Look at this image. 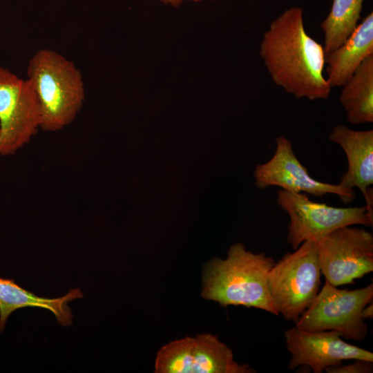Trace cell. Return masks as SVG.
Returning a JSON list of instances; mask_svg holds the SVG:
<instances>
[{
	"label": "cell",
	"instance_id": "7c38bea8",
	"mask_svg": "<svg viewBox=\"0 0 373 373\" xmlns=\"http://www.w3.org/2000/svg\"><path fill=\"white\" fill-rule=\"evenodd\" d=\"M329 139L341 147L347 160V171L341 176L338 184L347 189L358 188L373 217V130L356 131L337 124Z\"/></svg>",
	"mask_w": 373,
	"mask_h": 373
},
{
	"label": "cell",
	"instance_id": "ac0fdd59",
	"mask_svg": "<svg viewBox=\"0 0 373 373\" xmlns=\"http://www.w3.org/2000/svg\"><path fill=\"white\" fill-rule=\"evenodd\" d=\"M363 318L372 319L373 318V305L372 301L367 304L362 310L361 313Z\"/></svg>",
	"mask_w": 373,
	"mask_h": 373
},
{
	"label": "cell",
	"instance_id": "9c48e42d",
	"mask_svg": "<svg viewBox=\"0 0 373 373\" xmlns=\"http://www.w3.org/2000/svg\"><path fill=\"white\" fill-rule=\"evenodd\" d=\"M156 373H254L233 359L232 350L216 336L202 334L169 343L160 349Z\"/></svg>",
	"mask_w": 373,
	"mask_h": 373
},
{
	"label": "cell",
	"instance_id": "ffe728a7",
	"mask_svg": "<svg viewBox=\"0 0 373 373\" xmlns=\"http://www.w3.org/2000/svg\"><path fill=\"white\" fill-rule=\"evenodd\" d=\"M192 2L199 3L202 1H216V0H187Z\"/></svg>",
	"mask_w": 373,
	"mask_h": 373
},
{
	"label": "cell",
	"instance_id": "277c9868",
	"mask_svg": "<svg viewBox=\"0 0 373 373\" xmlns=\"http://www.w3.org/2000/svg\"><path fill=\"white\" fill-rule=\"evenodd\" d=\"M321 275L314 240L303 242L294 252L286 253L275 262L267 284L278 314L295 323L318 294Z\"/></svg>",
	"mask_w": 373,
	"mask_h": 373
},
{
	"label": "cell",
	"instance_id": "e0dca14e",
	"mask_svg": "<svg viewBox=\"0 0 373 373\" xmlns=\"http://www.w3.org/2000/svg\"><path fill=\"white\" fill-rule=\"evenodd\" d=\"M372 361L356 360L349 365H340L327 367L325 370L327 373H372L373 365Z\"/></svg>",
	"mask_w": 373,
	"mask_h": 373
},
{
	"label": "cell",
	"instance_id": "5bb4252c",
	"mask_svg": "<svg viewBox=\"0 0 373 373\" xmlns=\"http://www.w3.org/2000/svg\"><path fill=\"white\" fill-rule=\"evenodd\" d=\"M83 298L78 288L70 289L64 296L55 298L40 297L17 285L12 279L0 278V333L5 329L9 316L18 309L31 307L50 311L59 324H73V314L68 302Z\"/></svg>",
	"mask_w": 373,
	"mask_h": 373
},
{
	"label": "cell",
	"instance_id": "8fae6325",
	"mask_svg": "<svg viewBox=\"0 0 373 373\" xmlns=\"http://www.w3.org/2000/svg\"><path fill=\"white\" fill-rule=\"evenodd\" d=\"M287 350L291 354L287 369L300 365L322 373L327 367L338 366L346 360L373 362V353L343 341L333 330L306 331L291 327L285 332Z\"/></svg>",
	"mask_w": 373,
	"mask_h": 373
},
{
	"label": "cell",
	"instance_id": "9a60e30c",
	"mask_svg": "<svg viewBox=\"0 0 373 373\" xmlns=\"http://www.w3.org/2000/svg\"><path fill=\"white\" fill-rule=\"evenodd\" d=\"M339 101L352 124L373 122V55L368 56L342 86Z\"/></svg>",
	"mask_w": 373,
	"mask_h": 373
},
{
	"label": "cell",
	"instance_id": "6da1fadb",
	"mask_svg": "<svg viewBox=\"0 0 373 373\" xmlns=\"http://www.w3.org/2000/svg\"><path fill=\"white\" fill-rule=\"evenodd\" d=\"M260 55L274 83L297 99H326L332 86L324 75L323 46L306 31L303 10L291 7L265 31Z\"/></svg>",
	"mask_w": 373,
	"mask_h": 373
},
{
	"label": "cell",
	"instance_id": "8992f818",
	"mask_svg": "<svg viewBox=\"0 0 373 373\" xmlns=\"http://www.w3.org/2000/svg\"><path fill=\"white\" fill-rule=\"evenodd\" d=\"M277 203L289 216L287 242L293 250L306 240H316L332 231L347 226L372 227L367 207H335L316 202L307 195L280 189Z\"/></svg>",
	"mask_w": 373,
	"mask_h": 373
},
{
	"label": "cell",
	"instance_id": "4fadbf2b",
	"mask_svg": "<svg viewBox=\"0 0 373 373\" xmlns=\"http://www.w3.org/2000/svg\"><path fill=\"white\" fill-rule=\"evenodd\" d=\"M371 55H373L372 12L357 25L341 46L325 52L326 78L332 88L342 86Z\"/></svg>",
	"mask_w": 373,
	"mask_h": 373
},
{
	"label": "cell",
	"instance_id": "3957f363",
	"mask_svg": "<svg viewBox=\"0 0 373 373\" xmlns=\"http://www.w3.org/2000/svg\"><path fill=\"white\" fill-rule=\"evenodd\" d=\"M27 79L40 110V129L59 131L76 118L85 99L82 75L75 64L58 52L41 48L30 58Z\"/></svg>",
	"mask_w": 373,
	"mask_h": 373
},
{
	"label": "cell",
	"instance_id": "52a82bcc",
	"mask_svg": "<svg viewBox=\"0 0 373 373\" xmlns=\"http://www.w3.org/2000/svg\"><path fill=\"white\" fill-rule=\"evenodd\" d=\"M40 129V110L26 79L0 66V156L15 154Z\"/></svg>",
	"mask_w": 373,
	"mask_h": 373
},
{
	"label": "cell",
	"instance_id": "2e32d148",
	"mask_svg": "<svg viewBox=\"0 0 373 373\" xmlns=\"http://www.w3.org/2000/svg\"><path fill=\"white\" fill-rule=\"evenodd\" d=\"M364 0H333L328 15L320 27L325 52L341 46L358 25Z\"/></svg>",
	"mask_w": 373,
	"mask_h": 373
},
{
	"label": "cell",
	"instance_id": "30bf717a",
	"mask_svg": "<svg viewBox=\"0 0 373 373\" xmlns=\"http://www.w3.org/2000/svg\"><path fill=\"white\" fill-rule=\"evenodd\" d=\"M254 176L260 189L278 186L289 192L316 197L334 194L344 204L352 202L356 198L354 189L313 178L295 155L291 141L284 136L276 138L274 154L267 162L256 166Z\"/></svg>",
	"mask_w": 373,
	"mask_h": 373
},
{
	"label": "cell",
	"instance_id": "7a4b0ae2",
	"mask_svg": "<svg viewBox=\"0 0 373 373\" xmlns=\"http://www.w3.org/2000/svg\"><path fill=\"white\" fill-rule=\"evenodd\" d=\"M275 262L264 252L255 254L235 243L225 259L214 258L204 266L202 296L223 307L242 305L278 316L267 284Z\"/></svg>",
	"mask_w": 373,
	"mask_h": 373
},
{
	"label": "cell",
	"instance_id": "d6986e66",
	"mask_svg": "<svg viewBox=\"0 0 373 373\" xmlns=\"http://www.w3.org/2000/svg\"><path fill=\"white\" fill-rule=\"evenodd\" d=\"M173 8L180 6L185 0H155Z\"/></svg>",
	"mask_w": 373,
	"mask_h": 373
},
{
	"label": "cell",
	"instance_id": "5b68a950",
	"mask_svg": "<svg viewBox=\"0 0 373 373\" xmlns=\"http://www.w3.org/2000/svg\"><path fill=\"white\" fill-rule=\"evenodd\" d=\"M373 298V283L360 289H338L327 281L295 322V327L306 331L333 330L341 337L363 341L368 327L363 318V309Z\"/></svg>",
	"mask_w": 373,
	"mask_h": 373
},
{
	"label": "cell",
	"instance_id": "ba28073f",
	"mask_svg": "<svg viewBox=\"0 0 373 373\" xmlns=\"http://www.w3.org/2000/svg\"><path fill=\"white\" fill-rule=\"evenodd\" d=\"M315 242L321 274L331 285L353 284L373 271V236L364 228L341 227Z\"/></svg>",
	"mask_w": 373,
	"mask_h": 373
}]
</instances>
